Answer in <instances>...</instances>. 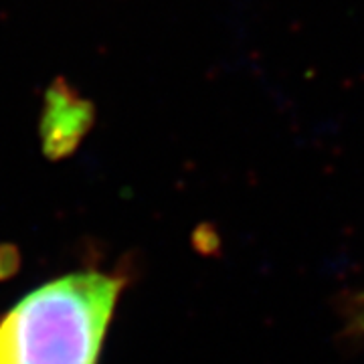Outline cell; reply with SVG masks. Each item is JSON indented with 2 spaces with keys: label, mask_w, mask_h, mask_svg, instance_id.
Returning <instances> with one entry per match:
<instances>
[{
  "label": "cell",
  "mask_w": 364,
  "mask_h": 364,
  "mask_svg": "<svg viewBox=\"0 0 364 364\" xmlns=\"http://www.w3.org/2000/svg\"><path fill=\"white\" fill-rule=\"evenodd\" d=\"M344 316L348 334H364V291L352 296Z\"/></svg>",
  "instance_id": "2"
},
{
  "label": "cell",
  "mask_w": 364,
  "mask_h": 364,
  "mask_svg": "<svg viewBox=\"0 0 364 364\" xmlns=\"http://www.w3.org/2000/svg\"><path fill=\"white\" fill-rule=\"evenodd\" d=\"M124 286L91 269L28 291L0 318V364H97Z\"/></svg>",
  "instance_id": "1"
}]
</instances>
